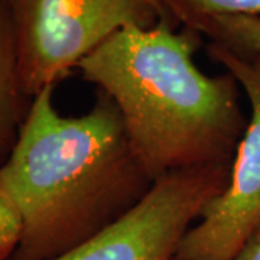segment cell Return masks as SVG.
Returning a JSON list of instances; mask_svg holds the SVG:
<instances>
[{
  "mask_svg": "<svg viewBox=\"0 0 260 260\" xmlns=\"http://www.w3.org/2000/svg\"><path fill=\"white\" fill-rule=\"evenodd\" d=\"M175 25L198 29L207 20L223 15L260 16V0H159Z\"/></svg>",
  "mask_w": 260,
  "mask_h": 260,
  "instance_id": "obj_7",
  "label": "cell"
},
{
  "mask_svg": "<svg viewBox=\"0 0 260 260\" xmlns=\"http://www.w3.org/2000/svg\"><path fill=\"white\" fill-rule=\"evenodd\" d=\"M55 87L32 99L0 179L18 198L25 233L10 260H54L130 211L153 181L130 145L117 106L95 90L91 109L64 116Z\"/></svg>",
  "mask_w": 260,
  "mask_h": 260,
  "instance_id": "obj_1",
  "label": "cell"
},
{
  "mask_svg": "<svg viewBox=\"0 0 260 260\" xmlns=\"http://www.w3.org/2000/svg\"><path fill=\"white\" fill-rule=\"evenodd\" d=\"M25 233V215L18 198L0 179V260H10Z\"/></svg>",
  "mask_w": 260,
  "mask_h": 260,
  "instance_id": "obj_9",
  "label": "cell"
},
{
  "mask_svg": "<svg viewBox=\"0 0 260 260\" xmlns=\"http://www.w3.org/2000/svg\"><path fill=\"white\" fill-rule=\"evenodd\" d=\"M32 99L20 78L9 0H0V167L9 158Z\"/></svg>",
  "mask_w": 260,
  "mask_h": 260,
  "instance_id": "obj_6",
  "label": "cell"
},
{
  "mask_svg": "<svg viewBox=\"0 0 260 260\" xmlns=\"http://www.w3.org/2000/svg\"><path fill=\"white\" fill-rule=\"evenodd\" d=\"M171 20L116 32L78 64L112 97L130 145L153 182L200 168L233 165L247 120L240 85L194 62L201 35Z\"/></svg>",
  "mask_w": 260,
  "mask_h": 260,
  "instance_id": "obj_2",
  "label": "cell"
},
{
  "mask_svg": "<svg viewBox=\"0 0 260 260\" xmlns=\"http://www.w3.org/2000/svg\"><path fill=\"white\" fill-rule=\"evenodd\" d=\"M207 54L236 78L249 100L250 117L229 185L186 232L174 260H232L260 229V54L213 41Z\"/></svg>",
  "mask_w": 260,
  "mask_h": 260,
  "instance_id": "obj_4",
  "label": "cell"
},
{
  "mask_svg": "<svg viewBox=\"0 0 260 260\" xmlns=\"http://www.w3.org/2000/svg\"><path fill=\"white\" fill-rule=\"evenodd\" d=\"M232 165L160 178L130 211L54 260H174L186 232L229 185Z\"/></svg>",
  "mask_w": 260,
  "mask_h": 260,
  "instance_id": "obj_5",
  "label": "cell"
},
{
  "mask_svg": "<svg viewBox=\"0 0 260 260\" xmlns=\"http://www.w3.org/2000/svg\"><path fill=\"white\" fill-rule=\"evenodd\" d=\"M232 260H260V229Z\"/></svg>",
  "mask_w": 260,
  "mask_h": 260,
  "instance_id": "obj_10",
  "label": "cell"
},
{
  "mask_svg": "<svg viewBox=\"0 0 260 260\" xmlns=\"http://www.w3.org/2000/svg\"><path fill=\"white\" fill-rule=\"evenodd\" d=\"M201 37L213 42L249 49L260 54V16L223 15L207 20L198 29Z\"/></svg>",
  "mask_w": 260,
  "mask_h": 260,
  "instance_id": "obj_8",
  "label": "cell"
},
{
  "mask_svg": "<svg viewBox=\"0 0 260 260\" xmlns=\"http://www.w3.org/2000/svg\"><path fill=\"white\" fill-rule=\"evenodd\" d=\"M9 2L20 78L30 99L70 77L116 32L171 20L159 0Z\"/></svg>",
  "mask_w": 260,
  "mask_h": 260,
  "instance_id": "obj_3",
  "label": "cell"
}]
</instances>
